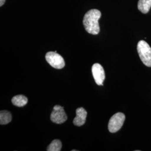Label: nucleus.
<instances>
[{"mask_svg": "<svg viewBox=\"0 0 151 151\" xmlns=\"http://www.w3.org/2000/svg\"><path fill=\"white\" fill-rule=\"evenodd\" d=\"M6 0H0V6L4 5V4Z\"/></svg>", "mask_w": 151, "mask_h": 151, "instance_id": "nucleus-12", "label": "nucleus"}, {"mask_svg": "<svg viewBox=\"0 0 151 151\" xmlns=\"http://www.w3.org/2000/svg\"><path fill=\"white\" fill-rule=\"evenodd\" d=\"M137 51L143 64L151 67V48L150 45L145 40H140L137 44Z\"/></svg>", "mask_w": 151, "mask_h": 151, "instance_id": "nucleus-2", "label": "nucleus"}, {"mask_svg": "<svg viewBox=\"0 0 151 151\" xmlns=\"http://www.w3.org/2000/svg\"><path fill=\"white\" fill-rule=\"evenodd\" d=\"M92 73L97 85L103 86V82L105 78V71L103 66L99 63H95L92 67Z\"/></svg>", "mask_w": 151, "mask_h": 151, "instance_id": "nucleus-6", "label": "nucleus"}, {"mask_svg": "<svg viewBox=\"0 0 151 151\" xmlns=\"http://www.w3.org/2000/svg\"><path fill=\"white\" fill-rule=\"evenodd\" d=\"M50 120L54 123L62 124L67 120V116L65 113L64 108L55 105L53 108V110L50 115Z\"/></svg>", "mask_w": 151, "mask_h": 151, "instance_id": "nucleus-5", "label": "nucleus"}, {"mask_svg": "<svg viewBox=\"0 0 151 151\" xmlns=\"http://www.w3.org/2000/svg\"><path fill=\"white\" fill-rule=\"evenodd\" d=\"M76 113V116L73 120V124L78 127L83 125L86 122L87 115L86 110L83 108H77Z\"/></svg>", "mask_w": 151, "mask_h": 151, "instance_id": "nucleus-7", "label": "nucleus"}, {"mask_svg": "<svg viewBox=\"0 0 151 151\" xmlns=\"http://www.w3.org/2000/svg\"><path fill=\"white\" fill-rule=\"evenodd\" d=\"M125 116L122 113L114 114L110 119L108 124V129L110 132L115 133L121 129L124 124Z\"/></svg>", "mask_w": 151, "mask_h": 151, "instance_id": "nucleus-3", "label": "nucleus"}, {"mask_svg": "<svg viewBox=\"0 0 151 151\" xmlns=\"http://www.w3.org/2000/svg\"><path fill=\"white\" fill-rule=\"evenodd\" d=\"M101 16V12L97 9H92L85 15L83 24L87 32L97 35L100 32L99 20Z\"/></svg>", "mask_w": 151, "mask_h": 151, "instance_id": "nucleus-1", "label": "nucleus"}, {"mask_svg": "<svg viewBox=\"0 0 151 151\" xmlns=\"http://www.w3.org/2000/svg\"><path fill=\"white\" fill-rule=\"evenodd\" d=\"M62 148V143L58 139H54L48 147V151H60Z\"/></svg>", "mask_w": 151, "mask_h": 151, "instance_id": "nucleus-11", "label": "nucleus"}, {"mask_svg": "<svg viewBox=\"0 0 151 151\" xmlns=\"http://www.w3.org/2000/svg\"><path fill=\"white\" fill-rule=\"evenodd\" d=\"M11 101L15 106L17 107H22L27 104L28 100L26 96L22 95H19L12 97Z\"/></svg>", "mask_w": 151, "mask_h": 151, "instance_id": "nucleus-8", "label": "nucleus"}, {"mask_svg": "<svg viewBox=\"0 0 151 151\" xmlns=\"http://www.w3.org/2000/svg\"><path fill=\"white\" fill-rule=\"evenodd\" d=\"M47 62L52 67L56 69H62L65 66L63 58L55 52H49L45 55Z\"/></svg>", "mask_w": 151, "mask_h": 151, "instance_id": "nucleus-4", "label": "nucleus"}, {"mask_svg": "<svg viewBox=\"0 0 151 151\" xmlns=\"http://www.w3.org/2000/svg\"><path fill=\"white\" fill-rule=\"evenodd\" d=\"M12 120L10 112L7 110H2L0 112V124L6 125L9 124Z\"/></svg>", "mask_w": 151, "mask_h": 151, "instance_id": "nucleus-10", "label": "nucleus"}, {"mask_svg": "<svg viewBox=\"0 0 151 151\" xmlns=\"http://www.w3.org/2000/svg\"><path fill=\"white\" fill-rule=\"evenodd\" d=\"M151 7V0H139L138 9L143 14L148 13Z\"/></svg>", "mask_w": 151, "mask_h": 151, "instance_id": "nucleus-9", "label": "nucleus"}]
</instances>
